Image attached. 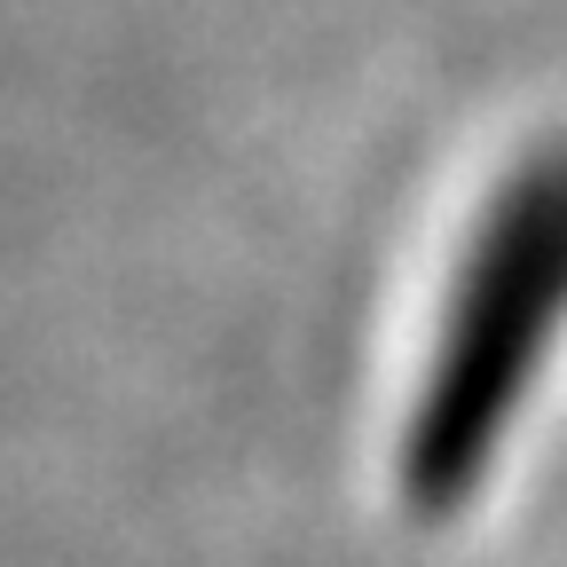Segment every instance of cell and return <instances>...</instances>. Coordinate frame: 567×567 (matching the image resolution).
Wrapping results in <instances>:
<instances>
[{
	"mask_svg": "<svg viewBox=\"0 0 567 567\" xmlns=\"http://www.w3.org/2000/svg\"><path fill=\"white\" fill-rule=\"evenodd\" d=\"M567 331V151L528 158L465 245L450 331L410 410V496L425 513L457 505L520 417L551 339Z\"/></svg>",
	"mask_w": 567,
	"mask_h": 567,
	"instance_id": "1",
	"label": "cell"
}]
</instances>
